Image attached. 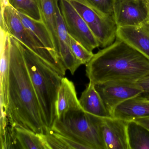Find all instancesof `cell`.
<instances>
[{
	"label": "cell",
	"instance_id": "obj_26",
	"mask_svg": "<svg viewBox=\"0 0 149 149\" xmlns=\"http://www.w3.org/2000/svg\"><path fill=\"white\" fill-rule=\"evenodd\" d=\"M136 82L143 89L144 93L149 94V75L140 78Z\"/></svg>",
	"mask_w": 149,
	"mask_h": 149
},
{
	"label": "cell",
	"instance_id": "obj_3",
	"mask_svg": "<svg viewBox=\"0 0 149 149\" xmlns=\"http://www.w3.org/2000/svg\"><path fill=\"white\" fill-rule=\"evenodd\" d=\"M20 43L45 125L48 130H52L56 118L57 95L63 77L26 46Z\"/></svg>",
	"mask_w": 149,
	"mask_h": 149
},
{
	"label": "cell",
	"instance_id": "obj_29",
	"mask_svg": "<svg viewBox=\"0 0 149 149\" xmlns=\"http://www.w3.org/2000/svg\"><path fill=\"white\" fill-rule=\"evenodd\" d=\"M146 97H147V98H148V99H149V94H147V96H146Z\"/></svg>",
	"mask_w": 149,
	"mask_h": 149
},
{
	"label": "cell",
	"instance_id": "obj_18",
	"mask_svg": "<svg viewBox=\"0 0 149 149\" xmlns=\"http://www.w3.org/2000/svg\"><path fill=\"white\" fill-rule=\"evenodd\" d=\"M37 2L41 19L48 30L58 53L57 18L55 0H37Z\"/></svg>",
	"mask_w": 149,
	"mask_h": 149
},
{
	"label": "cell",
	"instance_id": "obj_25",
	"mask_svg": "<svg viewBox=\"0 0 149 149\" xmlns=\"http://www.w3.org/2000/svg\"><path fill=\"white\" fill-rule=\"evenodd\" d=\"M54 132L55 135L65 144V145L68 147V149H88L87 146L77 142L72 139L63 136Z\"/></svg>",
	"mask_w": 149,
	"mask_h": 149
},
{
	"label": "cell",
	"instance_id": "obj_19",
	"mask_svg": "<svg viewBox=\"0 0 149 149\" xmlns=\"http://www.w3.org/2000/svg\"><path fill=\"white\" fill-rule=\"evenodd\" d=\"M13 126L20 149H47L42 133H36L21 126Z\"/></svg>",
	"mask_w": 149,
	"mask_h": 149
},
{
	"label": "cell",
	"instance_id": "obj_6",
	"mask_svg": "<svg viewBox=\"0 0 149 149\" xmlns=\"http://www.w3.org/2000/svg\"><path fill=\"white\" fill-rule=\"evenodd\" d=\"M84 20L102 47L112 44L116 38L117 26L113 16H104L96 11L87 0H68Z\"/></svg>",
	"mask_w": 149,
	"mask_h": 149
},
{
	"label": "cell",
	"instance_id": "obj_13",
	"mask_svg": "<svg viewBox=\"0 0 149 149\" xmlns=\"http://www.w3.org/2000/svg\"><path fill=\"white\" fill-rule=\"evenodd\" d=\"M116 38L149 59V21L139 26L117 27Z\"/></svg>",
	"mask_w": 149,
	"mask_h": 149
},
{
	"label": "cell",
	"instance_id": "obj_10",
	"mask_svg": "<svg viewBox=\"0 0 149 149\" xmlns=\"http://www.w3.org/2000/svg\"><path fill=\"white\" fill-rule=\"evenodd\" d=\"M128 122L115 117L101 118V131L106 149H130Z\"/></svg>",
	"mask_w": 149,
	"mask_h": 149
},
{
	"label": "cell",
	"instance_id": "obj_2",
	"mask_svg": "<svg viewBox=\"0 0 149 149\" xmlns=\"http://www.w3.org/2000/svg\"><path fill=\"white\" fill-rule=\"evenodd\" d=\"M86 76L95 84L111 81L136 82L149 75V59L118 39L99 50L86 64Z\"/></svg>",
	"mask_w": 149,
	"mask_h": 149
},
{
	"label": "cell",
	"instance_id": "obj_8",
	"mask_svg": "<svg viewBox=\"0 0 149 149\" xmlns=\"http://www.w3.org/2000/svg\"><path fill=\"white\" fill-rule=\"evenodd\" d=\"M95 87L112 117L114 110L118 105L144 93L136 82L111 81L96 84Z\"/></svg>",
	"mask_w": 149,
	"mask_h": 149
},
{
	"label": "cell",
	"instance_id": "obj_27",
	"mask_svg": "<svg viewBox=\"0 0 149 149\" xmlns=\"http://www.w3.org/2000/svg\"><path fill=\"white\" fill-rule=\"evenodd\" d=\"M132 121H134L139 124L143 125L149 130V116L145 117L137 118Z\"/></svg>",
	"mask_w": 149,
	"mask_h": 149
},
{
	"label": "cell",
	"instance_id": "obj_5",
	"mask_svg": "<svg viewBox=\"0 0 149 149\" xmlns=\"http://www.w3.org/2000/svg\"><path fill=\"white\" fill-rule=\"evenodd\" d=\"M0 16L3 17L10 35L41 58L51 68L64 77L67 69L61 62L56 60L42 44L33 33L24 26L18 12L11 6L6 8Z\"/></svg>",
	"mask_w": 149,
	"mask_h": 149
},
{
	"label": "cell",
	"instance_id": "obj_20",
	"mask_svg": "<svg viewBox=\"0 0 149 149\" xmlns=\"http://www.w3.org/2000/svg\"><path fill=\"white\" fill-rule=\"evenodd\" d=\"M130 149H149V130L134 121L128 122Z\"/></svg>",
	"mask_w": 149,
	"mask_h": 149
},
{
	"label": "cell",
	"instance_id": "obj_17",
	"mask_svg": "<svg viewBox=\"0 0 149 149\" xmlns=\"http://www.w3.org/2000/svg\"><path fill=\"white\" fill-rule=\"evenodd\" d=\"M18 14L24 26L33 33L56 60L62 63L56 50L51 35L42 20L34 19L19 12Z\"/></svg>",
	"mask_w": 149,
	"mask_h": 149
},
{
	"label": "cell",
	"instance_id": "obj_21",
	"mask_svg": "<svg viewBox=\"0 0 149 149\" xmlns=\"http://www.w3.org/2000/svg\"><path fill=\"white\" fill-rule=\"evenodd\" d=\"M10 6L19 13L40 20V13L37 0H9Z\"/></svg>",
	"mask_w": 149,
	"mask_h": 149
},
{
	"label": "cell",
	"instance_id": "obj_23",
	"mask_svg": "<svg viewBox=\"0 0 149 149\" xmlns=\"http://www.w3.org/2000/svg\"><path fill=\"white\" fill-rule=\"evenodd\" d=\"M87 1L102 15L113 16L115 0H87Z\"/></svg>",
	"mask_w": 149,
	"mask_h": 149
},
{
	"label": "cell",
	"instance_id": "obj_12",
	"mask_svg": "<svg viewBox=\"0 0 149 149\" xmlns=\"http://www.w3.org/2000/svg\"><path fill=\"white\" fill-rule=\"evenodd\" d=\"M1 43V117H7L10 64V41L8 31L0 29Z\"/></svg>",
	"mask_w": 149,
	"mask_h": 149
},
{
	"label": "cell",
	"instance_id": "obj_7",
	"mask_svg": "<svg viewBox=\"0 0 149 149\" xmlns=\"http://www.w3.org/2000/svg\"><path fill=\"white\" fill-rule=\"evenodd\" d=\"M59 3L69 34L90 51L100 47L87 23L68 0H59Z\"/></svg>",
	"mask_w": 149,
	"mask_h": 149
},
{
	"label": "cell",
	"instance_id": "obj_22",
	"mask_svg": "<svg viewBox=\"0 0 149 149\" xmlns=\"http://www.w3.org/2000/svg\"><path fill=\"white\" fill-rule=\"evenodd\" d=\"M70 36L71 49L75 58L82 64L86 65L92 59L94 54L90 51L82 44Z\"/></svg>",
	"mask_w": 149,
	"mask_h": 149
},
{
	"label": "cell",
	"instance_id": "obj_16",
	"mask_svg": "<svg viewBox=\"0 0 149 149\" xmlns=\"http://www.w3.org/2000/svg\"><path fill=\"white\" fill-rule=\"evenodd\" d=\"M82 109L85 112L100 118L113 117L109 112L95 84L90 81L79 99Z\"/></svg>",
	"mask_w": 149,
	"mask_h": 149
},
{
	"label": "cell",
	"instance_id": "obj_28",
	"mask_svg": "<svg viewBox=\"0 0 149 149\" xmlns=\"http://www.w3.org/2000/svg\"><path fill=\"white\" fill-rule=\"evenodd\" d=\"M0 5H1V12L0 13H3L5 8L8 6H10L9 0H0Z\"/></svg>",
	"mask_w": 149,
	"mask_h": 149
},
{
	"label": "cell",
	"instance_id": "obj_30",
	"mask_svg": "<svg viewBox=\"0 0 149 149\" xmlns=\"http://www.w3.org/2000/svg\"><path fill=\"white\" fill-rule=\"evenodd\" d=\"M147 1H148V6H149V0H147Z\"/></svg>",
	"mask_w": 149,
	"mask_h": 149
},
{
	"label": "cell",
	"instance_id": "obj_24",
	"mask_svg": "<svg viewBox=\"0 0 149 149\" xmlns=\"http://www.w3.org/2000/svg\"><path fill=\"white\" fill-rule=\"evenodd\" d=\"M42 136L47 149H68L53 131L48 130L46 134H42Z\"/></svg>",
	"mask_w": 149,
	"mask_h": 149
},
{
	"label": "cell",
	"instance_id": "obj_4",
	"mask_svg": "<svg viewBox=\"0 0 149 149\" xmlns=\"http://www.w3.org/2000/svg\"><path fill=\"white\" fill-rule=\"evenodd\" d=\"M101 118L82 109L56 118L51 130L87 146L88 149H106L101 131Z\"/></svg>",
	"mask_w": 149,
	"mask_h": 149
},
{
	"label": "cell",
	"instance_id": "obj_9",
	"mask_svg": "<svg viewBox=\"0 0 149 149\" xmlns=\"http://www.w3.org/2000/svg\"><path fill=\"white\" fill-rule=\"evenodd\" d=\"M113 18L117 27L142 25L149 21L147 0H115Z\"/></svg>",
	"mask_w": 149,
	"mask_h": 149
},
{
	"label": "cell",
	"instance_id": "obj_14",
	"mask_svg": "<svg viewBox=\"0 0 149 149\" xmlns=\"http://www.w3.org/2000/svg\"><path fill=\"white\" fill-rule=\"evenodd\" d=\"M149 116V99L137 96L128 99L116 107L113 117L130 122Z\"/></svg>",
	"mask_w": 149,
	"mask_h": 149
},
{
	"label": "cell",
	"instance_id": "obj_11",
	"mask_svg": "<svg viewBox=\"0 0 149 149\" xmlns=\"http://www.w3.org/2000/svg\"><path fill=\"white\" fill-rule=\"evenodd\" d=\"M56 8L58 38V53L67 70L72 75L82 63L73 54L71 49L70 36L68 33L59 6V0H55Z\"/></svg>",
	"mask_w": 149,
	"mask_h": 149
},
{
	"label": "cell",
	"instance_id": "obj_15",
	"mask_svg": "<svg viewBox=\"0 0 149 149\" xmlns=\"http://www.w3.org/2000/svg\"><path fill=\"white\" fill-rule=\"evenodd\" d=\"M81 109L74 83L67 77H63L56 104V118H61L69 111Z\"/></svg>",
	"mask_w": 149,
	"mask_h": 149
},
{
	"label": "cell",
	"instance_id": "obj_1",
	"mask_svg": "<svg viewBox=\"0 0 149 149\" xmlns=\"http://www.w3.org/2000/svg\"><path fill=\"white\" fill-rule=\"evenodd\" d=\"M10 64L7 117L10 125L36 133L47 132L21 45L9 35Z\"/></svg>",
	"mask_w": 149,
	"mask_h": 149
}]
</instances>
